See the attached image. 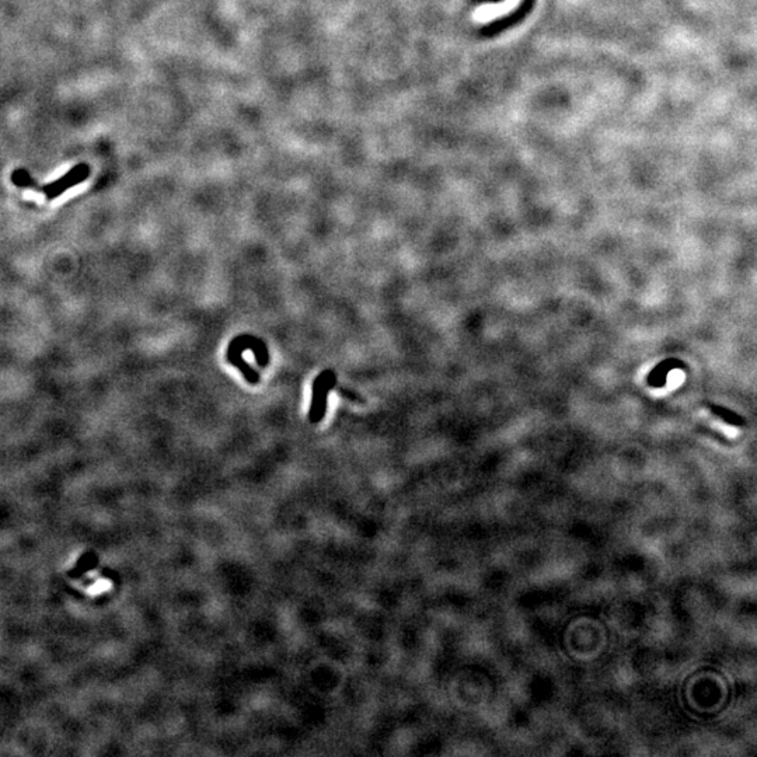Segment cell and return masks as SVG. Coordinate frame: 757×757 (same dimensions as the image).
<instances>
[{
    "label": "cell",
    "mask_w": 757,
    "mask_h": 757,
    "mask_svg": "<svg viewBox=\"0 0 757 757\" xmlns=\"http://www.w3.org/2000/svg\"><path fill=\"white\" fill-rule=\"evenodd\" d=\"M89 176H90V167L84 163H80V165L75 166L73 169H71L64 177L55 180L53 183H49V184L38 185L33 180V177L28 174V172H26L23 169L15 170L12 173V181L17 187L34 190L37 192H44L48 201H53V199H57L60 195H62L64 192H66L68 190H71V188L76 187L77 184L83 183L84 180H87Z\"/></svg>",
    "instance_id": "6da1fadb"
},
{
    "label": "cell",
    "mask_w": 757,
    "mask_h": 757,
    "mask_svg": "<svg viewBox=\"0 0 757 757\" xmlns=\"http://www.w3.org/2000/svg\"><path fill=\"white\" fill-rule=\"evenodd\" d=\"M247 348L253 349L255 352V358H257V362H258L259 366L264 367V366L268 365V351H266L265 344L259 338H255V337H251V336H240V337H237L232 341V344L228 348V361L235 363V366L239 367L243 372L246 381L254 385V383H258L259 376L241 358V352Z\"/></svg>",
    "instance_id": "7a4b0ae2"
},
{
    "label": "cell",
    "mask_w": 757,
    "mask_h": 757,
    "mask_svg": "<svg viewBox=\"0 0 757 757\" xmlns=\"http://www.w3.org/2000/svg\"><path fill=\"white\" fill-rule=\"evenodd\" d=\"M337 377L333 370L321 372L313 383V400L310 407L309 418L311 422H318L326 414L327 405V393L336 386Z\"/></svg>",
    "instance_id": "3957f363"
},
{
    "label": "cell",
    "mask_w": 757,
    "mask_h": 757,
    "mask_svg": "<svg viewBox=\"0 0 757 757\" xmlns=\"http://www.w3.org/2000/svg\"><path fill=\"white\" fill-rule=\"evenodd\" d=\"M522 0H504L502 3L482 5L474 12V20L478 23H490L504 17L505 15L513 12Z\"/></svg>",
    "instance_id": "277c9868"
}]
</instances>
